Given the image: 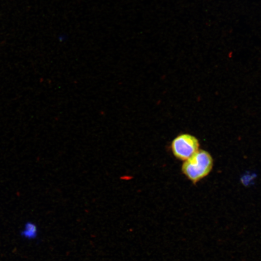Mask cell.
<instances>
[{"instance_id": "3957f363", "label": "cell", "mask_w": 261, "mask_h": 261, "mask_svg": "<svg viewBox=\"0 0 261 261\" xmlns=\"http://www.w3.org/2000/svg\"><path fill=\"white\" fill-rule=\"evenodd\" d=\"M257 177V173L255 171H247L241 176L240 181L244 186L248 187L255 184Z\"/></svg>"}, {"instance_id": "6da1fadb", "label": "cell", "mask_w": 261, "mask_h": 261, "mask_svg": "<svg viewBox=\"0 0 261 261\" xmlns=\"http://www.w3.org/2000/svg\"><path fill=\"white\" fill-rule=\"evenodd\" d=\"M184 161L182 166V173L193 183L206 176L211 172L213 165L211 155L202 149H199Z\"/></svg>"}, {"instance_id": "277c9868", "label": "cell", "mask_w": 261, "mask_h": 261, "mask_svg": "<svg viewBox=\"0 0 261 261\" xmlns=\"http://www.w3.org/2000/svg\"><path fill=\"white\" fill-rule=\"evenodd\" d=\"M37 233V227L36 224L32 222H27L22 232V235L27 238H32L36 236Z\"/></svg>"}, {"instance_id": "7a4b0ae2", "label": "cell", "mask_w": 261, "mask_h": 261, "mask_svg": "<svg viewBox=\"0 0 261 261\" xmlns=\"http://www.w3.org/2000/svg\"><path fill=\"white\" fill-rule=\"evenodd\" d=\"M199 142L194 136L182 134L172 141L171 149L174 155L178 159L185 160L199 150Z\"/></svg>"}]
</instances>
